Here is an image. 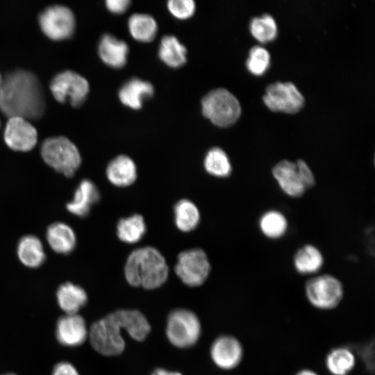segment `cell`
Here are the masks:
<instances>
[{"label":"cell","instance_id":"1","mask_svg":"<svg viewBox=\"0 0 375 375\" xmlns=\"http://www.w3.org/2000/svg\"><path fill=\"white\" fill-rule=\"evenodd\" d=\"M45 109L42 86L37 76L24 69L5 75L0 88V110L10 117L40 118Z\"/></svg>","mask_w":375,"mask_h":375},{"label":"cell","instance_id":"16","mask_svg":"<svg viewBox=\"0 0 375 375\" xmlns=\"http://www.w3.org/2000/svg\"><path fill=\"white\" fill-rule=\"evenodd\" d=\"M128 44L110 34H104L99 40L98 53L101 60L113 68L123 67L128 53Z\"/></svg>","mask_w":375,"mask_h":375},{"label":"cell","instance_id":"7","mask_svg":"<svg viewBox=\"0 0 375 375\" xmlns=\"http://www.w3.org/2000/svg\"><path fill=\"white\" fill-rule=\"evenodd\" d=\"M201 332L200 321L192 311L178 308L168 315L166 335L174 347L181 349L192 347L199 340Z\"/></svg>","mask_w":375,"mask_h":375},{"label":"cell","instance_id":"37","mask_svg":"<svg viewBox=\"0 0 375 375\" xmlns=\"http://www.w3.org/2000/svg\"><path fill=\"white\" fill-rule=\"evenodd\" d=\"M372 344H366L360 348V356L365 361L366 367L369 370L374 369V347Z\"/></svg>","mask_w":375,"mask_h":375},{"label":"cell","instance_id":"36","mask_svg":"<svg viewBox=\"0 0 375 375\" xmlns=\"http://www.w3.org/2000/svg\"><path fill=\"white\" fill-rule=\"evenodd\" d=\"M129 0H107L106 6L113 14L119 15L125 12L129 8Z\"/></svg>","mask_w":375,"mask_h":375},{"label":"cell","instance_id":"8","mask_svg":"<svg viewBox=\"0 0 375 375\" xmlns=\"http://www.w3.org/2000/svg\"><path fill=\"white\" fill-rule=\"evenodd\" d=\"M89 90L88 81L70 70L58 74L50 83V90L58 101L68 102L75 108L80 107L84 103Z\"/></svg>","mask_w":375,"mask_h":375},{"label":"cell","instance_id":"41","mask_svg":"<svg viewBox=\"0 0 375 375\" xmlns=\"http://www.w3.org/2000/svg\"><path fill=\"white\" fill-rule=\"evenodd\" d=\"M2 78H2V76H1V75L0 74V88H1V83H2Z\"/></svg>","mask_w":375,"mask_h":375},{"label":"cell","instance_id":"24","mask_svg":"<svg viewBox=\"0 0 375 375\" xmlns=\"http://www.w3.org/2000/svg\"><path fill=\"white\" fill-rule=\"evenodd\" d=\"M56 296L59 306L66 314H76L88 300L85 290L72 283L61 285Z\"/></svg>","mask_w":375,"mask_h":375},{"label":"cell","instance_id":"2","mask_svg":"<svg viewBox=\"0 0 375 375\" xmlns=\"http://www.w3.org/2000/svg\"><path fill=\"white\" fill-rule=\"evenodd\" d=\"M169 269L162 253L152 247L133 251L128 256L124 275L128 283L146 290L156 289L167 281Z\"/></svg>","mask_w":375,"mask_h":375},{"label":"cell","instance_id":"34","mask_svg":"<svg viewBox=\"0 0 375 375\" xmlns=\"http://www.w3.org/2000/svg\"><path fill=\"white\" fill-rule=\"evenodd\" d=\"M167 7L170 14L178 19L191 17L196 10V5L192 0H169Z\"/></svg>","mask_w":375,"mask_h":375},{"label":"cell","instance_id":"19","mask_svg":"<svg viewBox=\"0 0 375 375\" xmlns=\"http://www.w3.org/2000/svg\"><path fill=\"white\" fill-rule=\"evenodd\" d=\"M99 198L97 186L91 181L84 179L77 187L72 200L67 204V209L74 215L85 217Z\"/></svg>","mask_w":375,"mask_h":375},{"label":"cell","instance_id":"42","mask_svg":"<svg viewBox=\"0 0 375 375\" xmlns=\"http://www.w3.org/2000/svg\"><path fill=\"white\" fill-rule=\"evenodd\" d=\"M6 375H15V374H6Z\"/></svg>","mask_w":375,"mask_h":375},{"label":"cell","instance_id":"26","mask_svg":"<svg viewBox=\"0 0 375 375\" xmlns=\"http://www.w3.org/2000/svg\"><path fill=\"white\" fill-rule=\"evenodd\" d=\"M17 256L24 265L33 268L40 267L45 260L43 245L34 235H26L20 239Z\"/></svg>","mask_w":375,"mask_h":375},{"label":"cell","instance_id":"31","mask_svg":"<svg viewBox=\"0 0 375 375\" xmlns=\"http://www.w3.org/2000/svg\"><path fill=\"white\" fill-rule=\"evenodd\" d=\"M203 165L206 171L217 178L228 177L232 165L226 153L219 147L210 149L205 156Z\"/></svg>","mask_w":375,"mask_h":375},{"label":"cell","instance_id":"6","mask_svg":"<svg viewBox=\"0 0 375 375\" xmlns=\"http://www.w3.org/2000/svg\"><path fill=\"white\" fill-rule=\"evenodd\" d=\"M41 155L48 165L68 177L74 175L81 162L78 149L64 136L46 139L41 147Z\"/></svg>","mask_w":375,"mask_h":375},{"label":"cell","instance_id":"10","mask_svg":"<svg viewBox=\"0 0 375 375\" xmlns=\"http://www.w3.org/2000/svg\"><path fill=\"white\" fill-rule=\"evenodd\" d=\"M262 99L271 110L290 114L299 112L305 102L303 95L293 83L281 81L269 84Z\"/></svg>","mask_w":375,"mask_h":375},{"label":"cell","instance_id":"3","mask_svg":"<svg viewBox=\"0 0 375 375\" xmlns=\"http://www.w3.org/2000/svg\"><path fill=\"white\" fill-rule=\"evenodd\" d=\"M205 117L219 127L233 125L240 116L241 106L236 97L226 88L210 91L201 100Z\"/></svg>","mask_w":375,"mask_h":375},{"label":"cell","instance_id":"23","mask_svg":"<svg viewBox=\"0 0 375 375\" xmlns=\"http://www.w3.org/2000/svg\"><path fill=\"white\" fill-rule=\"evenodd\" d=\"M51 248L59 253H69L76 246V235L72 228L62 222L51 224L46 233Z\"/></svg>","mask_w":375,"mask_h":375},{"label":"cell","instance_id":"28","mask_svg":"<svg viewBox=\"0 0 375 375\" xmlns=\"http://www.w3.org/2000/svg\"><path fill=\"white\" fill-rule=\"evenodd\" d=\"M147 231V226L142 215L135 214L121 219L117 225V235L119 239L127 244H134L140 241Z\"/></svg>","mask_w":375,"mask_h":375},{"label":"cell","instance_id":"15","mask_svg":"<svg viewBox=\"0 0 375 375\" xmlns=\"http://www.w3.org/2000/svg\"><path fill=\"white\" fill-rule=\"evenodd\" d=\"M84 319L79 315L66 314L59 318L56 325V338L65 346L75 347L83 344L88 338Z\"/></svg>","mask_w":375,"mask_h":375},{"label":"cell","instance_id":"5","mask_svg":"<svg viewBox=\"0 0 375 375\" xmlns=\"http://www.w3.org/2000/svg\"><path fill=\"white\" fill-rule=\"evenodd\" d=\"M123 328L115 312L95 322L90 327L88 338L93 349L103 356L121 354L125 349L122 335Z\"/></svg>","mask_w":375,"mask_h":375},{"label":"cell","instance_id":"17","mask_svg":"<svg viewBox=\"0 0 375 375\" xmlns=\"http://www.w3.org/2000/svg\"><path fill=\"white\" fill-rule=\"evenodd\" d=\"M153 93L154 88L150 82L134 78L122 86L118 96L122 104L138 110L142 108L144 101L151 97Z\"/></svg>","mask_w":375,"mask_h":375},{"label":"cell","instance_id":"33","mask_svg":"<svg viewBox=\"0 0 375 375\" xmlns=\"http://www.w3.org/2000/svg\"><path fill=\"white\" fill-rule=\"evenodd\" d=\"M269 64L270 54L265 48L259 45L251 48L246 65L251 74L256 76L262 74Z\"/></svg>","mask_w":375,"mask_h":375},{"label":"cell","instance_id":"12","mask_svg":"<svg viewBox=\"0 0 375 375\" xmlns=\"http://www.w3.org/2000/svg\"><path fill=\"white\" fill-rule=\"evenodd\" d=\"M210 357L214 364L224 370L236 368L242 361L244 348L234 336L224 335L217 338L210 347Z\"/></svg>","mask_w":375,"mask_h":375},{"label":"cell","instance_id":"22","mask_svg":"<svg viewBox=\"0 0 375 375\" xmlns=\"http://www.w3.org/2000/svg\"><path fill=\"white\" fill-rule=\"evenodd\" d=\"M324 258L315 245L306 244L297 249L293 257V266L301 275L315 274L322 268Z\"/></svg>","mask_w":375,"mask_h":375},{"label":"cell","instance_id":"14","mask_svg":"<svg viewBox=\"0 0 375 375\" xmlns=\"http://www.w3.org/2000/svg\"><path fill=\"white\" fill-rule=\"evenodd\" d=\"M273 178L284 194L292 198L301 197L307 191L296 162L278 161L272 169Z\"/></svg>","mask_w":375,"mask_h":375},{"label":"cell","instance_id":"39","mask_svg":"<svg viewBox=\"0 0 375 375\" xmlns=\"http://www.w3.org/2000/svg\"><path fill=\"white\" fill-rule=\"evenodd\" d=\"M151 375H182L177 372L169 371L163 368H158L155 369Z\"/></svg>","mask_w":375,"mask_h":375},{"label":"cell","instance_id":"18","mask_svg":"<svg viewBox=\"0 0 375 375\" xmlns=\"http://www.w3.org/2000/svg\"><path fill=\"white\" fill-rule=\"evenodd\" d=\"M106 174L108 180L117 187H127L137 178V167L128 156L119 155L108 163Z\"/></svg>","mask_w":375,"mask_h":375},{"label":"cell","instance_id":"35","mask_svg":"<svg viewBox=\"0 0 375 375\" xmlns=\"http://www.w3.org/2000/svg\"><path fill=\"white\" fill-rule=\"evenodd\" d=\"M295 162L306 190L312 188L316 183L313 172L303 159H299Z\"/></svg>","mask_w":375,"mask_h":375},{"label":"cell","instance_id":"32","mask_svg":"<svg viewBox=\"0 0 375 375\" xmlns=\"http://www.w3.org/2000/svg\"><path fill=\"white\" fill-rule=\"evenodd\" d=\"M251 35L259 42L265 43L273 40L277 35V25L269 14L253 17L250 22Z\"/></svg>","mask_w":375,"mask_h":375},{"label":"cell","instance_id":"20","mask_svg":"<svg viewBox=\"0 0 375 375\" xmlns=\"http://www.w3.org/2000/svg\"><path fill=\"white\" fill-rule=\"evenodd\" d=\"M115 313L124 330L133 340H144L151 331V326L146 317L139 310L122 309Z\"/></svg>","mask_w":375,"mask_h":375},{"label":"cell","instance_id":"9","mask_svg":"<svg viewBox=\"0 0 375 375\" xmlns=\"http://www.w3.org/2000/svg\"><path fill=\"white\" fill-rule=\"evenodd\" d=\"M174 271L184 284L197 287L208 278L210 264L203 250L192 249L178 255Z\"/></svg>","mask_w":375,"mask_h":375},{"label":"cell","instance_id":"29","mask_svg":"<svg viewBox=\"0 0 375 375\" xmlns=\"http://www.w3.org/2000/svg\"><path fill=\"white\" fill-rule=\"evenodd\" d=\"M259 228L267 238L276 240L282 238L287 232L288 222L285 216L280 211L270 210L264 212L259 219Z\"/></svg>","mask_w":375,"mask_h":375},{"label":"cell","instance_id":"25","mask_svg":"<svg viewBox=\"0 0 375 375\" xmlns=\"http://www.w3.org/2000/svg\"><path fill=\"white\" fill-rule=\"evenodd\" d=\"M187 49L174 35L164 36L158 48L159 58L166 65L172 68L183 66L187 60Z\"/></svg>","mask_w":375,"mask_h":375},{"label":"cell","instance_id":"13","mask_svg":"<svg viewBox=\"0 0 375 375\" xmlns=\"http://www.w3.org/2000/svg\"><path fill=\"white\" fill-rule=\"evenodd\" d=\"M3 136L7 146L18 151L31 150L38 141L35 128L27 119L22 117L8 119Z\"/></svg>","mask_w":375,"mask_h":375},{"label":"cell","instance_id":"11","mask_svg":"<svg viewBox=\"0 0 375 375\" xmlns=\"http://www.w3.org/2000/svg\"><path fill=\"white\" fill-rule=\"evenodd\" d=\"M42 31L49 38L60 41L72 36L75 29V17L67 7L55 5L47 7L39 15Z\"/></svg>","mask_w":375,"mask_h":375},{"label":"cell","instance_id":"21","mask_svg":"<svg viewBox=\"0 0 375 375\" xmlns=\"http://www.w3.org/2000/svg\"><path fill=\"white\" fill-rule=\"evenodd\" d=\"M324 363L331 375H349L356 366V357L351 348L340 346L327 353Z\"/></svg>","mask_w":375,"mask_h":375},{"label":"cell","instance_id":"30","mask_svg":"<svg viewBox=\"0 0 375 375\" xmlns=\"http://www.w3.org/2000/svg\"><path fill=\"white\" fill-rule=\"evenodd\" d=\"M175 224L183 232L194 230L200 220L199 211L196 205L188 199H181L174 206Z\"/></svg>","mask_w":375,"mask_h":375},{"label":"cell","instance_id":"27","mask_svg":"<svg viewBox=\"0 0 375 375\" xmlns=\"http://www.w3.org/2000/svg\"><path fill=\"white\" fill-rule=\"evenodd\" d=\"M128 28L132 38L141 42L152 41L158 31L155 19L144 13H135L128 20Z\"/></svg>","mask_w":375,"mask_h":375},{"label":"cell","instance_id":"4","mask_svg":"<svg viewBox=\"0 0 375 375\" xmlns=\"http://www.w3.org/2000/svg\"><path fill=\"white\" fill-rule=\"evenodd\" d=\"M304 292L308 303L320 310L336 308L342 302L344 290L342 283L330 274L312 276L305 283Z\"/></svg>","mask_w":375,"mask_h":375},{"label":"cell","instance_id":"38","mask_svg":"<svg viewBox=\"0 0 375 375\" xmlns=\"http://www.w3.org/2000/svg\"><path fill=\"white\" fill-rule=\"evenodd\" d=\"M53 375H79L76 369L69 362H61L53 368Z\"/></svg>","mask_w":375,"mask_h":375},{"label":"cell","instance_id":"40","mask_svg":"<svg viewBox=\"0 0 375 375\" xmlns=\"http://www.w3.org/2000/svg\"><path fill=\"white\" fill-rule=\"evenodd\" d=\"M294 375H319L317 372L308 368H303L297 371Z\"/></svg>","mask_w":375,"mask_h":375}]
</instances>
